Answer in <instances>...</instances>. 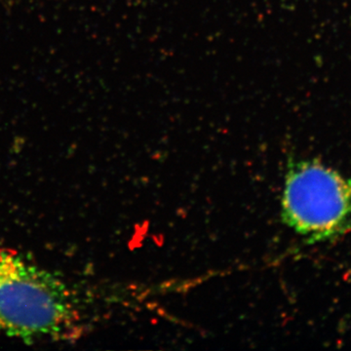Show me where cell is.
I'll list each match as a JSON object with an SVG mask.
<instances>
[{
  "mask_svg": "<svg viewBox=\"0 0 351 351\" xmlns=\"http://www.w3.org/2000/svg\"><path fill=\"white\" fill-rule=\"evenodd\" d=\"M77 320L73 298L61 279L0 251V334L25 341L66 338Z\"/></svg>",
  "mask_w": 351,
  "mask_h": 351,
  "instance_id": "6da1fadb",
  "label": "cell"
},
{
  "mask_svg": "<svg viewBox=\"0 0 351 351\" xmlns=\"http://www.w3.org/2000/svg\"><path fill=\"white\" fill-rule=\"evenodd\" d=\"M282 219L311 242L350 232L351 177L316 161L292 164L284 184Z\"/></svg>",
  "mask_w": 351,
  "mask_h": 351,
  "instance_id": "7a4b0ae2",
  "label": "cell"
}]
</instances>
